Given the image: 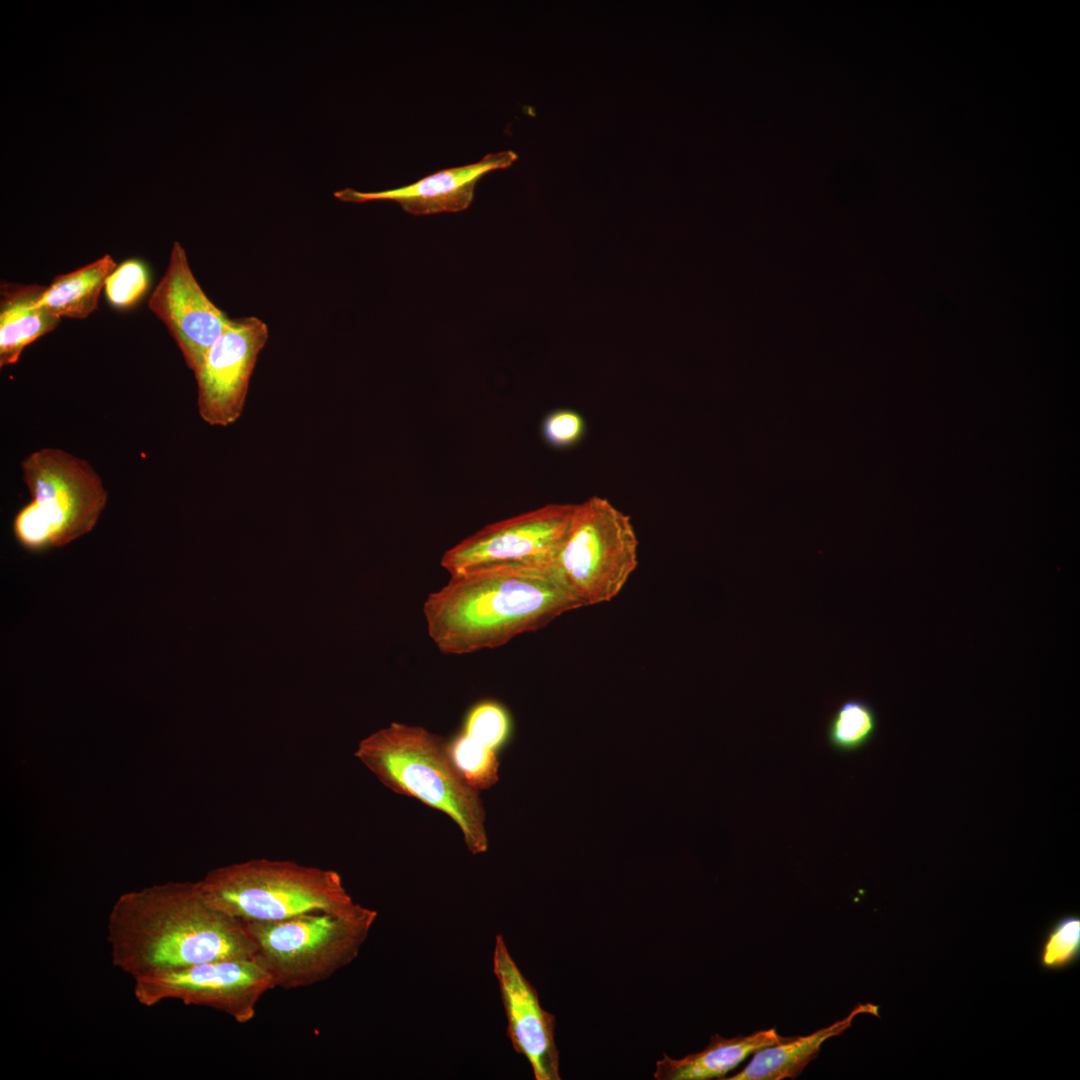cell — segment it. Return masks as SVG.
<instances>
[{
  "label": "cell",
  "instance_id": "1",
  "mask_svg": "<svg viewBox=\"0 0 1080 1080\" xmlns=\"http://www.w3.org/2000/svg\"><path fill=\"white\" fill-rule=\"evenodd\" d=\"M107 942L113 965L133 979L254 956L243 922L213 906L198 881L120 896L108 915Z\"/></svg>",
  "mask_w": 1080,
  "mask_h": 1080
},
{
  "label": "cell",
  "instance_id": "2",
  "mask_svg": "<svg viewBox=\"0 0 1080 1080\" xmlns=\"http://www.w3.org/2000/svg\"><path fill=\"white\" fill-rule=\"evenodd\" d=\"M584 607L555 565H498L451 576L423 604L427 630L446 654L504 645Z\"/></svg>",
  "mask_w": 1080,
  "mask_h": 1080
},
{
  "label": "cell",
  "instance_id": "3",
  "mask_svg": "<svg viewBox=\"0 0 1080 1080\" xmlns=\"http://www.w3.org/2000/svg\"><path fill=\"white\" fill-rule=\"evenodd\" d=\"M354 755L394 793L451 818L473 855L488 850L479 792L461 777L441 737L420 726L394 722L361 740Z\"/></svg>",
  "mask_w": 1080,
  "mask_h": 1080
},
{
  "label": "cell",
  "instance_id": "4",
  "mask_svg": "<svg viewBox=\"0 0 1080 1080\" xmlns=\"http://www.w3.org/2000/svg\"><path fill=\"white\" fill-rule=\"evenodd\" d=\"M207 900L240 921H278L354 909L341 875L290 860L250 859L215 868L198 881Z\"/></svg>",
  "mask_w": 1080,
  "mask_h": 1080
},
{
  "label": "cell",
  "instance_id": "5",
  "mask_svg": "<svg viewBox=\"0 0 1080 1080\" xmlns=\"http://www.w3.org/2000/svg\"><path fill=\"white\" fill-rule=\"evenodd\" d=\"M377 916L358 904L345 913L242 922L254 945L253 958L274 987L296 989L326 981L354 961Z\"/></svg>",
  "mask_w": 1080,
  "mask_h": 1080
},
{
  "label": "cell",
  "instance_id": "6",
  "mask_svg": "<svg viewBox=\"0 0 1080 1080\" xmlns=\"http://www.w3.org/2000/svg\"><path fill=\"white\" fill-rule=\"evenodd\" d=\"M21 469L32 498L13 521L22 547L32 552L62 547L95 527L108 493L87 461L46 447L29 454Z\"/></svg>",
  "mask_w": 1080,
  "mask_h": 1080
},
{
  "label": "cell",
  "instance_id": "7",
  "mask_svg": "<svg viewBox=\"0 0 1080 1080\" xmlns=\"http://www.w3.org/2000/svg\"><path fill=\"white\" fill-rule=\"evenodd\" d=\"M638 546L630 517L592 496L575 505L555 566L583 606L602 604L619 595L637 568Z\"/></svg>",
  "mask_w": 1080,
  "mask_h": 1080
},
{
  "label": "cell",
  "instance_id": "8",
  "mask_svg": "<svg viewBox=\"0 0 1080 1080\" xmlns=\"http://www.w3.org/2000/svg\"><path fill=\"white\" fill-rule=\"evenodd\" d=\"M274 988L254 958H227L134 979L137 1002L152 1007L167 1000L209 1007L238 1023L255 1017L263 994Z\"/></svg>",
  "mask_w": 1080,
  "mask_h": 1080
},
{
  "label": "cell",
  "instance_id": "9",
  "mask_svg": "<svg viewBox=\"0 0 1080 1080\" xmlns=\"http://www.w3.org/2000/svg\"><path fill=\"white\" fill-rule=\"evenodd\" d=\"M575 505L548 504L487 525L447 550L441 566L454 576L498 565H555Z\"/></svg>",
  "mask_w": 1080,
  "mask_h": 1080
},
{
  "label": "cell",
  "instance_id": "10",
  "mask_svg": "<svg viewBox=\"0 0 1080 1080\" xmlns=\"http://www.w3.org/2000/svg\"><path fill=\"white\" fill-rule=\"evenodd\" d=\"M269 337L257 317L231 319L194 373L198 410L212 426L226 427L241 416L257 357Z\"/></svg>",
  "mask_w": 1080,
  "mask_h": 1080
},
{
  "label": "cell",
  "instance_id": "11",
  "mask_svg": "<svg viewBox=\"0 0 1080 1080\" xmlns=\"http://www.w3.org/2000/svg\"><path fill=\"white\" fill-rule=\"evenodd\" d=\"M148 307L166 325L194 373L231 320L202 290L179 242L172 245L168 266Z\"/></svg>",
  "mask_w": 1080,
  "mask_h": 1080
},
{
  "label": "cell",
  "instance_id": "12",
  "mask_svg": "<svg viewBox=\"0 0 1080 1080\" xmlns=\"http://www.w3.org/2000/svg\"><path fill=\"white\" fill-rule=\"evenodd\" d=\"M493 972L514 1050L528 1060L536 1080H560L555 1016L541 1007L536 989L521 972L501 934L495 938Z\"/></svg>",
  "mask_w": 1080,
  "mask_h": 1080
},
{
  "label": "cell",
  "instance_id": "13",
  "mask_svg": "<svg viewBox=\"0 0 1080 1080\" xmlns=\"http://www.w3.org/2000/svg\"><path fill=\"white\" fill-rule=\"evenodd\" d=\"M518 155L503 150L485 155L480 161L428 175L407 186L379 191L359 192L351 188L334 193L341 201L362 203L372 200H391L412 215L460 212L473 201L477 182L487 173L510 167Z\"/></svg>",
  "mask_w": 1080,
  "mask_h": 1080
},
{
  "label": "cell",
  "instance_id": "14",
  "mask_svg": "<svg viewBox=\"0 0 1080 1080\" xmlns=\"http://www.w3.org/2000/svg\"><path fill=\"white\" fill-rule=\"evenodd\" d=\"M788 1039L774 1028L760 1030L747 1036L724 1038L712 1035L707 1047L681 1059H673L663 1053L656 1062L654 1078L657 1080H710L724 1079L725 1075L739 1066L750 1055L766 1047Z\"/></svg>",
  "mask_w": 1080,
  "mask_h": 1080
},
{
  "label": "cell",
  "instance_id": "15",
  "mask_svg": "<svg viewBox=\"0 0 1080 1080\" xmlns=\"http://www.w3.org/2000/svg\"><path fill=\"white\" fill-rule=\"evenodd\" d=\"M877 1006L857 1005L847 1017L806 1036L788 1037L785 1041L756 1052L752 1060L738 1073L725 1080L795 1079L815 1059L822 1044L842 1034L860 1013L876 1014Z\"/></svg>",
  "mask_w": 1080,
  "mask_h": 1080
},
{
  "label": "cell",
  "instance_id": "16",
  "mask_svg": "<svg viewBox=\"0 0 1080 1080\" xmlns=\"http://www.w3.org/2000/svg\"><path fill=\"white\" fill-rule=\"evenodd\" d=\"M45 290L41 285L1 287L0 366L15 364L24 348L54 330L60 318L39 304Z\"/></svg>",
  "mask_w": 1080,
  "mask_h": 1080
},
{
  "label": "cell",
  "instance_id": "17",
  "mask_svg": "<svg viewBox=\"0 0 1080 1080\" xmlns=\"http://www.w3.org/2000/svg\"><path fill=\"white\" fill-rule=\"evenodd\" d=\"M109 254L72 272L53 279L39 300V304L58 318L84 319L98 306L99 296L106 280L116 269Z\"/></svg>",
  "mask_w": 1080,
  "mask_h": 1080
},
{
  "label": "cell",
  "instance_id": "18",
  "mask_svg": "<svg viewBox=\"0 0 1080 1080\" xmlns=\"http://www.w3.org/2000/svg\"><path fill=\"white\" fill-rule=\"evenodd\" d=\"M878 726V714L870 702L862 698L848 699L828 720L827 741L838 752H856L873 740Z\"/></svg>",
  "mask_w": 1080,
  "mask_h": 1080
},
{
  "label": "cell",
  "instance_id": "19",
  "mask_svg": "<svg viewBox=\"0 0 1080 1080\" xmlns=\"http://www.w3.org/2000/svg\"><path fill=\"white\" fill-rule=\"evenodd\" d=\"M453 765L474 790H486L498 781L497 751L473 740L463 732L447 743Z\"/></svg>",
  "mask_w": 1080,
  "mask_h": 1080
},
{
  "label": "cell",
  "instance_id": "20",
  "mask_svg": "<svg viewBox=\"0 0 1080 1080\" xmlns=\"http://www.w3.org/2000/svg\"><path fill=\"white\" fill-rule=\"evenodd\" d=\"M1080 958V917L1069 913L1047 929L1039 947V965L1047 971L1065 970Z\"/></svg>",
  "mask_w": 1080,
  "mask_h": 1080
},
{
  "label": "cell",
  "instance_id": "21",
  "mask_svg": "<svg viewBox=\"0 0 1080 1080\" xmlns=\"http://www.w3.org/2000/svg\"><path fill=\"white\" fill-rule=\"evenodd\" d=\"M464 734L495 751L501 749L511 733V719L503 705L495 701H483L469 711Z\"/></svg>",
  "mask_w": 1080,
  "mask_h": 1080
},
{
  "label": "cell",
  "instance_id": "22",
  "mask_svg": "<svg viewBox=\"0 0 1080 1080\" xmlns=\"http://www.w3.org/2000/svg\"><path fill=\"white\" fill-rule=\"evenodd\" d=\"M148 284L145 265L139 260L131 259L117 266L109 275L104 290L113 306L127 308L145 294Z\"/></svg>",
  "mask_w": 1080,
  "mask_h": 1080
},
{
  "label": "cell",
  "instance_id": "23",
  "mask_svg": "<svg viewBox=\"0 0 1080 1080\" xmlns=\"http://www.w3.org/2000/svg\"><path fill=\"white\" fill-rule=\"evenodd\" d=\"M544 440L555 448H568L577 444L585 433V421L576 411L557 409L550 412L542 422Z\"/></svg>",
  "mask_w": 1080,
  "mask_h": 1080
}]
</instances>
